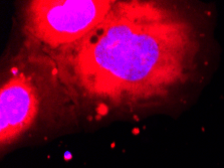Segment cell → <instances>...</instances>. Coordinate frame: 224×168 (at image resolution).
<instances>
[{
    "instance_id": "6da1fadb",
    "label": "cell",
    "mask_w": 224,
    "mask_h": 168,
    "mask_svg": "<svg viewBox=\"0 0 224 168\" xmlns=\"http://www.w3.org/2000/svg\"><path fill=\"white\" fill-rule=\"evenodd\" d=\"M192 27L155 2H115L70 50L78 84L91 95L148 99L184 79L194 55Z\"/></svg>"
},
{
    "instance_id": "7a4b0ae2",
    "label": "cell",
    "mask_w": 224,
    "mask_h": 168,
    "mask_svg": "<svg viewBox=\"0 0 224 168\" xmlns=\"http://www.w3.org/2000/svg\"><path fill=\"white\" fill-rule=\"evenodd\" d=\"M115 4L107 0H38L27 5L26 27L52 47L80 41L106 18Z\"/></svg>"
},
{
    "instance_id": "3957f363",
    "label": "cell",
    "mask_w": 224,
    "mask_h": 168,
    "mask_svg": "<svg viewBox=\"0 0 224 168\" xmlns=\"http://www.w3.org/2000/svg\"><path fill=\"white\" fill-rule=\"evenodd\" d=\"M0 139L8 143L33 123L38 112V97L23 73L13 75L2 85L0 93Z\"/></svg>"
},
{
    "instance_id": "277c9868",
    "label": "cell",
    "mask_w": 224,
    "mask_h": 168,
    "mask_svg": "<svg viewBox=\"0 0 224 168\" xmlns=\"http://www.w3.org/2000/svg\"><path fill=\"white\" fill-rule=\"evenodd\" d=\"M72 158V153L70 152H68V151H67L65 153V160H70Z\"/></svg>"
}]
</instances>
